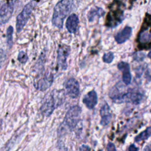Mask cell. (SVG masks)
Listing matches in <instances>:
<instances>
[{"label":"cell","instance_id":"obj_23","mask_svg":"<svg viewBox=\"0 0 151 151\" xmlns=\"http://www.w3.org/2000/svg\"><path fill=\"white\" fill-rule=\"evenodd\" d=\"M147 56H148V57H149V58H150V59H151V51H150V52H149V54H148Z\"/></svg>","mask_w":151,"mask_h":151},{"label":"cell","instance_id":"obj_19","mask_svg":"<svg viewBox=\"0 0 151 151\" xmlns=\"http://www.w3.org/2000/svg\"><path fill=\"white\" fill-rule=\"evenodd\" d=\"M28 60V57L27 53L24 51H21L18 55V60L22 64H25Z\"/></svg>","mask_w":151,"mask_h":151},{"label":"cell","instance_id":"obj_2","mask_svg":"<svg viewBox=\"0 0 151 151\" xmlns=\"http://www.w3.org/2000/svg\"><path fill=\"white\" fill-rule=\"evenodd\" d=\"M38 4L37 0H32L28 3L23 8L22 11L17 17L16 29L18 33L20 32L25 26L32 11Z\"/></svg>","mask_w":151,"mask_h":151},{"label":"cell","instance_id":"obj_4","mask_svg":"<svg viewBox=\"0 0 151 151\" xmlns=\"http://www.w3.org/2000/svg\"><path fill=\"white\" fill-rule=\"evenodd\" d=\"M53 91L50 94H47L44 99L41 107V111L42 114L45 116H50L56 107L57 101L56 100L57 91Z\"/></svg>","mask_w":151,"mask_h":151},{"label":"cell","instance_id":"obj_18","mask_svg":"<svg viewBox=\"0 0 151 151\" xmlns=\"http://www.w3.org/2000/svg\"><path fill=\"white\" fill-rule=\"evenodd\" d=\"M14 32V28L12 26H9L6 30V42L8 48L10 49L12 46V34Z\"/></svg>","mask_w":151,"mask_h":151},{"label":"cell","instance_id":"obj_24","mask_svg":"<svg viewBox=\"0 0 151 151\" xmlns=\"http://www.w3.org/2000/svg\"><path fill=\"white\" fill-rule=\"evenodd\" d=\"M150 112H151V110H150Z\"/></svg>","mask_w":151,"mask_h":151},{"label":"cell","instance_id":"obj_21","mask_svg":"<svg viewBox=\"0 0 151 151\" xmlns=\"http://www.w3.org/2000/svg\"><path fill=\"white\" fill-rule=\"evenodd\" d=\"M107 151H116V147L113 143H109L107 145Z\"/></svg>","mask_w":151,"mask_h":151},{"label":"cell","instance_id":"obj_7","mask_svg":"<svg viewBox=\"0 0 151 151\" xmlns=\"http://www.w3.org/2000/svg\"><path fill=\"white\" fill-rule=\"evenodd\" d=\"M123 11L119 9H110L107 16L106 25L109 27H116L117 25L119 24L122 22L123 19Z\"/></svg>","mask_w":151,"mask_h":151},{"label":"cell","instance_id":"obj_16","mask_svg":"<svg viewBox=\"0 0 151 151\" xmlns=\"http://www.w3.org/2000/svg\"><path fill=\"white\" fill-rule=\"evenodd\" d=\"M105 14L104 11L100 7L91 8L87 14V18L89 22H93L96 18H100Z\"/></svg>","mask_w":151,"mask_h":151},{"label":"cell","instance_id":"obj_6","mask_svg":"<svg viewBox=\"0 0 151 151\" xmlns=\"http://www.w3.org/2000/svg\"><path fill=\"white\" fill-rule=\"evenodd\" d=\"M70 47L65 44L60 45L57 51V63L62 70L67 68V60L70 53Z\"/></svg>","mask_w":151,"mask_h":151},{"label":"cell","instance_id":"obj_8","mask_svg":"<svg viewBox=\"0 0 151 151\" xmlns=\"http://www.w3.org/2000/svg\"><path fill=\"white\" fill-rule=\"evenodd\" d=\"M66 93L73 99L77 98L80 93V86L78 81L74 78H70L65 84Z\"/></svg>","mask_w":151,"mask_h":151},{"label":"cell","instance_id":"obj_25","mask_svg":"<svg viewBox=\"0 0 151 151\" xmlns=\"http://www.w3.org/2000/svg\"><path fill=\"white\" fill-rule=\"evenodd\" d=\"M150 151H151V150H150Z\"/></svg>","mask_w":151,"mask_h":151},{"label":"cell","instance_id":"obj_20","mask_svg":"<svg viewBox=\"0 0 151 151\" xmlns=\"http://www.w3.org/2000/svg\"><path fill=\"white\" fill-rule=\"evenodd\" d=\"M114 59V54L112 52L105 53L103 56V61L105 63H111Z\"/></svg>","mask_w":151,"mask_h":151},{"label":"cell","instance_id":"obj_22","mask_svg":"<svg viewBox=\"0 0 151 151\" xmlns=\"http://www.w3.org/2000/svg\"><path fill=\"white\" fill-rule=\"evenodd\" d=\"M139 148L136 147L134 145H131L129 147V151H138Z\"/></svg>","mask_w":151,"mask_h":151},{"label":"cell","instance_id":"obj_5","mask_svg":"<svg viewBox=\"0 0 151 151\" xmlns=\"http://www.w3.org/2000/svg\"><path fill=\"white\" fill-rule=\"evenodd\" d=\"M110 97L116 103L130 102L133 104H139L142 101L143 96L139 93L128 92L122 94L113 95Z\"/></svg>","mask_w":151,"mask_h":151},{"label":"cell","instance_id":"obj_14","mask_svg":"<svg viewBox=\"0 0 151 151\" xmlns=\"http://www.w3.org/2000/svg\"><path fill=\"white\" fill-rule=\"evenodd\" d=\"M132 33V29L131 27L126 26L122 30L116 34L114 37L117 43L120 44L126 42L131 37Z\"/></svg>","mask_w":151,"mask_h":151},{"label":"cell","instance_id":"obj_9","mask_svg":"<svg viewBox=\"0 0 151 151\" xmlns=\"http://www.w3.org/2000/svg\"><path fill=\"white\" fill-rule=\"evenodd\" d=\"M14 11V3L9 1L2 5L0 9L1 23L4 24L6 23L11 17Z\"/></svg>","mask_w":151,"mask_h":151},{"label":"cell","instance_id":"obj_10","mask_svg":"<svg viewBox=\"0 0 151 151\" xmlns=\"http://www.w3.org/2000/svg\"><path fill=\"white\" fill-rule=\"evenodd\" d=\"M53 78L52 73L46 74L34 83V86L36 89L40 91H45L51 86Z\"/></svg>","mask_w":151,"mask_h":151},{"label":"cell","instance_id":"obj_12","mask_svg":"<svg viewBox=\"0 0 151 151\" xmlns=\"http://www.w3.org/2000/svg\"><path fill=\"white\" fill-rule=\"evenodd\" d=\"M78 23L79 19L78 16L76 14H72L68 17L66 21V28L70 33L74 34L77 30Z\"/></svg>","mask_w":151,"mask_h":151},{"label":"cell","instance_id":"obj_3","mask_svg":"<svg viewBox=\"0 0 151 151\" xmlns=\"http://www.w3.org/2000/svg\"><path fill=\"white\" fill-rule=\"evenodd\" d=\"M81 109L78 106H73L67 111L63 124L69 130L73 129L80 119Z\"/></svg>","mask_w":151,"mask_h":151},{"label":"cell","instance_id":"obj_13","mask_svg":"<svg viewBox=\"0 0 151 151\" xmlns=\"http://www.w3.org/2000/svg\"><path fill=\"white\" fill-rule=\"evenodd\" d=\"M83 103L88 109H93L97 103V95L94 90H91L84 96Z\"/></svg>","mask_w":151,"mask_h":151},{"label":"cell","instance_id":"obj_15","mask_svg":"<svg viewBox=\"0 0 151 151\" xmlns=\"http://www.w3.org/2000/svg\"><path fill=\"white\" fill-rule=\"evenodd\" d=\"M100 116H101V122L100 123L103 126L107 125L111 119V114L109 106L105 103L100 109Z\"/></svg>","mask_w":151,"mask_h":151},{"label":"cell","instance_id":"obj_1","mask_svg":"<svg viewBox=\"0 0 151 151\" xmlns=\"http://www.w3.org/2000/svg\"><path fill=\"white\" fill-rule=\"evenodd\" d=\"M81 0H61L55 6L52 18V24L63 28L64 20L71 12L77 9Z\"/></svg>","mask_w":151,"mask_h":151},{"label":"cell","instance_id":"obj_17","mask_svg":"<svg viewBox=\"0 0 151 151\" xmlns=\"http://www.w3.org/2000/svg\"><path fill=\"white\" fill-rule=\"evenodd\" d=\"M150 136H151V126H149L147 128H146V130H145L144 131L139 133L138 135H137L134 138V140L137 142H139L142 140H145L147 139Z\"/></svg>","mask_w":151,"mask_h":151},{"label":"cell","instance_id":"obj_11","mask_svg":"<svg viewBox=\"0 0 151 151\" xmlns=\"http://www.w3.org/2000/svg\"><path fill=\"white\" fill-rule=\"evenodd\" d=\"M117 67L119 70H120L123 73L122 78L123 83L126 85H129L131 83L132 80L129 64L127 63L122 61L118 64Z\"/></svg>","mask_w":151,"mask_h":151}]
</instances>
